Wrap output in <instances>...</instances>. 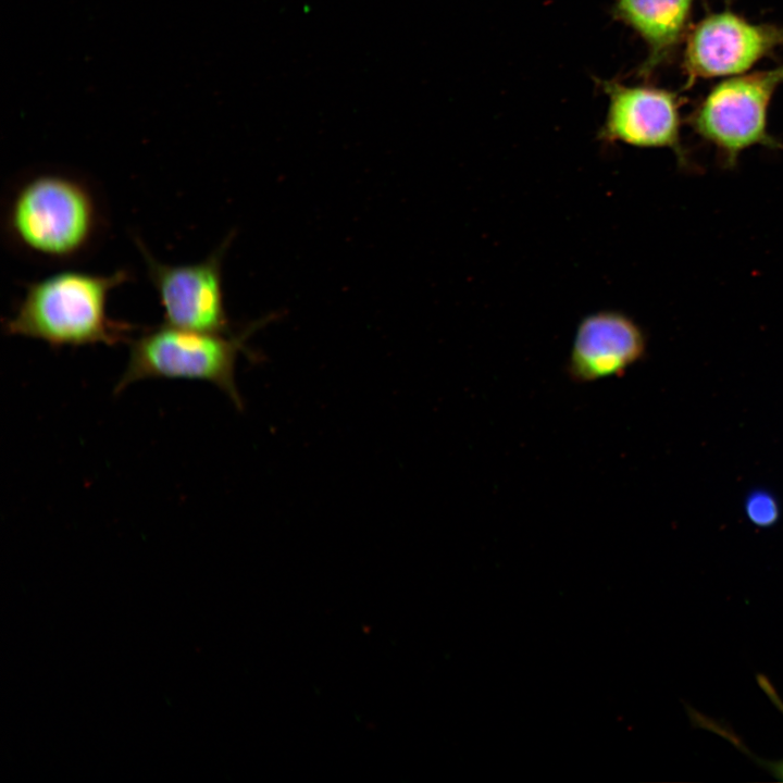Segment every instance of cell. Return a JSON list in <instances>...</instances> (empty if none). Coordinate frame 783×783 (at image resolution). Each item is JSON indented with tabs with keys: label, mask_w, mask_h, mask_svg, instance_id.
<instances>
[{
	"label": "cell",
	"mask_w": 783,
	"mask_h": 783,
	"mask_svg": "<svg viewBox=\"0 0 783 783\" xmlns=\"http://www.w3.org/2000/svg\"><path fill=\"white\" fill-rule=\"evenodd\" d=\"M110 224L99 184L72 167L30 166L14 175L2 195V240L12 253L37 265L84 262L103 245Z\"/></svg>",
	"instance_id": "6da1fadb"
},
{
	"label": "cell",
	"mask_w": 783,
	"mask_h": 783,
	"mask_svg": "<svg viewBox=\"0 0 783 783\" xmlns=\"http://www.w3.org/2000/svg\"><path fill=\"white\" fill-rule=\"evenodd\" d=\"M132 277L127 269L107 275L61 271L26 283L3 331L53 348L125 341L134 326L110 318L107 304L111 291Z\"/></svg>",
	"instance_id": "7a4b0ae2"
},
{
	"label": "cell",
	"mask_w": 783,
	"mask_h": 783,
	"mask_svg": "<svg viewBox=\"0 0 783 783\" xmlns=\"http://www.w3.org/2000/svg\"><path fill=\"white\" fill-rule=\"evenodd\" d=\"M271 320L268 315L253 321L231 336L162 323L130 341L128 361L114 393L145 378L200 380L215 385L238 409H243L235 380L236 361L246 350L248 338Z\"/></svg>",
	"instance_id": "3957f363"
},
{
	"label": "cell",
	"mask_w": 783,
	"mask_h": 783,
	"mask_svg": "<svg viewBox=\"0 0 783 783\" xmlns=\"http://www.w3.org/2000/svg\"><path fill=\"white\" fill-rule=\"evenodd\" d=\"M783 85V65L741 74L717 84L689 117L694 132L712 145L722 165L733 169L739 154L754 146L781 149L768 130V108Z\"/></svg>",
	"instance_id": "277c9868"
},
{
	"label": "cell",
	"mask_w": 783,
	"mask_h": 783,
	"mask_svg": "<svg viewBox=\"0 0 783 783\" xmlns=\"http://www.w3.org/2000/svg\"><path fill=\"white\" fill-rule=\"evenodd\" d=\"M233 236L229 234L204 260L184 265L160 262L138 236H133L163 308L164 324L197 332L228 333L222 261Z\"/></svg>",
	"instance_id": "5b68a950"
},
{
	"label": "cell",
	"mask_w": 783,
	"mask_h": 783,
	"mask_svg": "<svg viewBox=\"0 0 783 783\" xmlns=\"http://www.w3.org/2000/svg\"><path fill=\"white\" fill-rule=\"evenodd\" d=\"M608 110L598 139L638 148L672 150L681 167L693 165L681 138V100L667 89L599 80Z\"/></svg>",
	"instance_id": "8992f818"
},
{
	"label": "cell",
	"mask_w": 783,
	"mask_h": 783,
	"mask_svg": "<svg viewBox=\"0 0 783 783\" xmlns=\"http://www.w3.org/2000/svg\"><path fill=\"white\" fill-rule=\"evenodd\" d=\"M781 46L783 26L754 24L730 10L712 13L686 37L685 86L698 79L743 74Z\"/></svg>",
	"instance_id": "52a82bcc"
},
{
	"label": "cell",
	"mask_w": 783,
	"mask_h": 783,
	"mask_svg": "<svg viewBox=\"0 0 783 783\" xmlns=\"http://www.w3.org/2000/svg\"><path fill=\"white\" fill-rule=\"evenodd\" d=\"M645 351V334L629 315L596 312L579 323L566 373L577 384L618 377L637 363Z\"/></svg>",
	"instance_id": "ba28073f"
},
{
	"label": "cell",
	"mask_w": 783,
	"mask_h": 783,
	"mask_svg": "<svg viewBox=\"0 0 783 783\" xmlns=\"http://www.w3.org/2000/svg\"><path fill=\"white\" fill-rule=\"evenodd\" d=\"M695 0H616L617 18L630 26L648 48L641 73L648 75L681 42Z\"/></svg>",
	"instance_id": "9c48e42d"
},
{
	"label": "cell",
	"mask_w": 783,
	"mask_h": 783,
	"mask_svg": "<svg viewBox=\"0 0 783 783\" xmlns=\"http://www.w3.org/2000/svg\"><path fill=\"white\" fill-rule=\"evenodd\" d=\"M758 683L760 687L766 692V694L770 697V699L773 701L774 705L781 710L783 713V701L780 699L779 695L776 694L775 689L771 685V683L768 681V679L763 676L758 678ZM704 728H707L711 731H714L716 733H719L721 736L729 739L731 743H733L737 748L745 751L750 758H753L758 765L763 766L769 772H771L776 779L783 781V759L778 761H769L763 760L760 757H756L750 750L746 748L745 745H743L742 741L737 736H735L731 731L724 729L717 722H713L711 720H708L707 718L703 717L699 722Z\"/></svg>",
	"instance_id": "30bf717a"
},
{
	"label": "cell",
	"mask_w": 783,
	"mask_h": 783,
	"mask_svg": "<svg viewBox=\"0 0 783 783\" xmlns=\"http://www.w3.org/2000/svg\"><path fill=\"white\" fill-rule=\"evenodd\" d=\"M745 508L749 520L758 526H770L779 517L774 498L765 492L749 495Z\"/></svg>",
	"instance_id": "8fae6325"
}]
</instances>
